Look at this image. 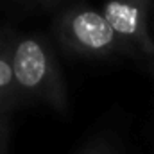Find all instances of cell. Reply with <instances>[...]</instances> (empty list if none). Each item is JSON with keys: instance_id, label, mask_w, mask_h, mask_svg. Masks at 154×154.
I'll list each match as a JSON object with an SVG mask.
<instances>
[{"instance_id": "obj_1", "label": "cell", "mask_w": 154, "mask_h": 154, "mask_svg": "<svg viewBox=\"0 0 154 154\" xmlns=\"http://www.w3.org/2000/svg\"><path fill=\"white\" fill-rule=\"evenodd\" d=\"M11 70L22 100H41L66 111L68 93L56 54L41 34H16L7 41Z\"/></svg>"}, {"instance_id": "obj_2", "label": "cell", "mask_w": 154, "mask_h": 154, "mask_svg": "<svg viewBox=\"0 0 154 154\" xmlns=\"http://www.w3.org/2000/svg\"><path fill=\"white\" fill-rule=\"evenodd\" d=\"M57 39L74 54L86 57L133 56L131 50L115 34L100 7L77 4L63 11L54 23Z\"/></svg>"}, {"instance_id": "obj_3", "label": "cell", "mask_w": 154, "mask_h": 154, "mask_svg": "<svg viewBox=\"0 0 154 154\" xmlns=\"http://www.w3.org/2000/svg\"><path fill=\"white\" fill-rule=\"evenodd\" d=\"M152 2L154 0H104L100 5L108 23L133 56H154V39L149 31Z\"/></svg>"}, {"instance_id": "obj_4", "label": "cell", "mask_w": 154, "mask_h": 154, "mask_svg": "<svg viewBox=\"0 0 154 154\" xmlns=\"http://www.w3.org/2000/svg\"><path fill=\"white\" fill-rule=\"evenodd\" d=\"M20 102H22V99L14 86L7 41L0 39V111L9 113L11 109L20 106Z\"/></svg>"}, {"instance_id": "obj_5", "label": "cell", "mask_w": 154, "mask_h": 154, "mask_svg": "<svg viewBox=\"0 0 154 154\" xmlns=\"http://www.w3.org/2000/svg\"><path fill=\"white\" fill-rule=\"evenodd\" d=\"M7 113L0 111V154H7Z\"/></svg>"}, {"instance_id": "obj_6", "label": "cell", "mask_w": 154, "mask_h": 154, "mask_svg": "<svg viewBox=\"0 0 154 154\" xmlns=\"http://www.w3.org/2000/svg\"><path fill=\"white\" fill-rule=\"evenodd\" d=\"M25 4H31V5H41V7H52V5H57L59 2L63 0H22Z\"/></svg>"}, {"instance_id": "obj_7", "label": "cell", "mask_w": 154, "mask_h": 154, "mask_svg": "<svg viewBox=\"0 0 154 154\" xmlns=\"http://www.w3.org/2000/svg\"><path fill=\"white\" fill-rule=\"evenodd\" d=\"M82 154H115L109 147H91V149H88L86 152Z\"/></svg>"}]
</instances>
